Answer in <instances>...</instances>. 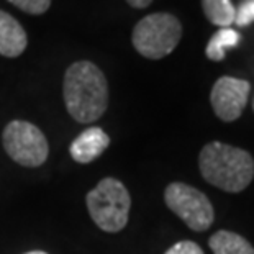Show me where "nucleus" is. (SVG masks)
<instances>
[{"mask_svg": "<svg viewBox=\"0 0 254 254\" xmlns=\"http://www.w3.org/2000/svg\"><path fill=\"white\" fill-rule=\"evenodd\" d=\"M63 94L69 115L79 123L99 120L109 105L107 79L90 61H77L67 67Z\"/></svg>", "mask_w": 254, "mask_h": 254, "instance_id": "1", "label": "nucleus"}, {"mask_svg": "<svg viewBox=\"0 0 254 254\" xmlns=\"http://www.w3.org/2000/svg\"><path fill=\"white\" fill-rule=\"evenodd\" d=\"M203 179L225 192H241L254 177V161L245 149L213 141L203 146L198 156Z\"/></svg>", "mask_w": 254, "mask_h": 254, "instance_id": "2", "label": "nucleus"}, {"mask_svg": "<svg viewBox=\"0 0 254 254\" xmlns=\"http://www.w3.org/2000/svg\"><path fill=\"white\" fill-rule=\"evenodd\" d=\"M87 208L92 220L107 233H118L127 226L131 198L120 181L113 177L102 179L94 190L87 193Z\"/></svg>", "mask_w": 254, "mask_h": 254, "instance_id": "3", "label": "nucleus"}, {"mask_svg": "<svg viewBox=\"0 0 254 254\" xmlns=\"http://www.w3.org/2000/svg\"><path fill=\"white\" fill-rule=\"evenodd\" d=\"M182 38V25L171 13H153L138 21L131 41L139 55L148 59H163L171 55Z\"/></svg>", "mask_w": 254, "mask_h": 254, "instance_id": "4", "label": "nucleus"}, {"mask_svg": "<svg viewBox=\"0 0 254 254\" xmlns=\"http://www.w3.org/2000/svg\"><path fill=\"white\" fill-rule=\"evenodd\" d=\"M166 205L193 231H205L215 220L212 202L198 189L172 182L164 192Z\"/></svg>", "mask_w": 254, "mask_h": 254, "instance_id": "5", "label": "nucleus"}, {"mask_svg": "<svg viewBox=\"0 0 254 254\" xmlns=\"http://www.w3.org/2000/svg\"><path fill=\"white\" fill-rule=\"evenodd\" d=\"M3 148L15 163L25 167H38L48 158L46 136L33 123L23 120L10 122L2 134Z\"/></svg>", "mask_w": 254, "mask_h": 254, "instance_id": "6", "label": "nucleus"}, {"mask_svg": "<svg viewBox=\"0 0 254 254\" xmlns=\"http://www.w3.org/2000/svg\"><path fill=\"white\" fill-rule=\"evenodd\" d=\"M250 90L251 85L248 80L228 77V75L220 77L210 94V104L213 107L215 115L223 122L238 120L248 104Z\"/></svg>", "mask_w": 254, "mask_h": 254, "instance_id": "7", "label": "nucleus"}, {"mask_svg": "<svg viewBox=\"0 0 254 254\" xmlns=\"http://www.w3.org/2000/svg\"><path fill=\"white\" fill-rule=\"evenodd\" d=\"M109 144L110 138L104 129L99 127H90L74 139L71 148H69V153L75 163L89 164L99 158L109 148Z\"/></svg>", "mask_w": 254, "mask_h": 254, "instance_id": "8", "label": "nucleus"}, {"mask_svg": "<svg viewBox=\"0 0 254 254\" xmlns=\"http://www.w3.org/2000/svg\"><path fill=\"white\" fill-rule=\"evenodd\" d=\"M28 38L12 15L0 10V55L5 58H18L26 50Z\"/></svg>", "mask_w": 254, "mask_h": 254, "instance_id": "9", "label": "nucleus"}, {"mask_svg": "<svg viewBox=\"0 0 254 254\" xmlns=\"http://www.w3.org/2000/svg\"><path fill=\"white\" fill-rule=\"evenodd\" d=\"M213 254H254L251 243L233 231H217L208 241Z\"/></svg>", "mask_w": 254, "mask_h": 254, "instance_id": "10", "label": "nucleus"}, {"mask_svg": "<svg viewBox=\"0 0 254 254\" xmlns=\"http://www.w3.org/2000/svg\"><path fill=\"white\" fill-rule=\"evenodd\" d=\"M202 7L210 23L221 28H230V25L235 23L236 10L231 0H202Z\"/></svg>", "mask_w": 254, "mask_h": 254, "instance_id": "11", "label": "nucleus"}, {"mask_svg": "<svg viewBox=\"0 0 254 254\" xmlns=\"http://www.w3.org/2000/svg\"><path fill=\"white\" fill-rule=\"evenodd\" d=\"M241 36L238 31L231 30V28H221L210 38L208 45H207V58L212 59V61H221L225 59V53L228 48H233L240 43Z\"/></svg>", "mask_w": 254, "mask_h": 254, "instance_id": "12", "label": "nucleus"}, {"mask_svg": "<svg viewBox=\"0 0 254 254\" xmlns=\"http://www.w3.org/2000/svg\"><path fill=\"white\" fill-rule=\"evenodd\" d=\"M15 7L23 10L30 15H41L45 13L51 5V0H8Z\"/></svg>", "mask_w": 254, "mask_h": 254, "instance_id": "13", "label": "nucleus"}, {"mask_svg": "<svg viewBox=\"0 0 254 254\" xmlns=\"http://www.w3.org/2000/svg\"><path fill=\"white\" fill-rule=\"evenodd\" d=\"M254 21V0H245L236 10L235 23L238 26H246Z\"/></svg>", "mask_w": 254, "mask_h": 254, "instance_id": "14", "label": "nucleus"}, {"mask_svg": "<svg viewBox=\"0 0 254 254\" xmlns=\"http://www.w3.org/2000/svg\"><path fill=\"white\" fill-rule=\"evenodd\" d=\"M166 254H203V251L197 243L186 240V241L176 243L174 246L166 251Z\"/></svg>", "mask_w": 254, "mask_h": 254, "instance_id": "15", "label": "nucleus"}, {"mask_svg": "<svg viewBox=\"0 0 254 254\" xmlns=\"http://www.w3.org/2000/svg\"><path fill=\"white\" fill-rule=\"evenodd\" d=\"M127 2L134 8H146L153 0H127Z\"/></svg>", "mask_w": 254, "mask_h": 254, "instance_id": "16", "label": "nucleus"}, {"mask_svg": "<svg viewBox=\"0 0 254 254\" xmlns=\"http://www.w3.org/2000/svg\"><path fill=\"white\" fill-rule=\"evenodd\" d=\"M25 254H48L45 251H30V253H25Z\"/></svg>", "mask_w": 254, "mask_h": 254, "instance_id": "17", "label": "nucleus"}, {"mask_svg": "<svg viewBox=\"0 0 254 254\" xmlns=\"http://www.w3.org/2000/svg\"><path fill=\"white\" fill-rule=\"evenodd\" d=\"M253 107H254V104H253Z\"/></svg>", "mask_w": 254, "mask_h": 254, "instance_id": "18", "label": "nucleus"}]
</instances>
